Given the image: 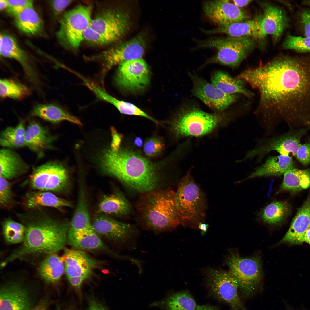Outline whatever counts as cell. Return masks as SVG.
<instances>
[{
  "instance_id": "cell-1",
  "label": "cell",
  "mask_w": 310,
  "mask_h": 310,
  "mask_svg": "<svg viewBox=\"0 0 310 310\" xmlns=\"http://www.w3.org/2000/svg\"><path fill=\"white\" fill-rule=\"evenodd\" d=\"M239 77L258 91L255 112L264 119L310 123V59L280 56Z\"/></svg>"
},
{
  "instance_id": "cell-2",
  "label": "cell",
  "mask_w": 310,
  "mask_h": 310,
  "mask_svg": "<svg viewBox=\"0 0 310 310\" xmlns=\"http://www.w3.org/2000/svg\"><path fill=\"white\" fill-rule=\"evenodd\" d=\"M18 215L25 228L21 245L3 260V268L17 259L30 256L56 253L63 249L67 241L69 223L50 216L39 208Z\"/></svg>"
},
{
  "instance_id": "cell-3",
  "label": "cell",
  "mask_w": 310,
  "mask_h": 310,
  "mask_svg": "<svg viewBox=\"0 0 310 310\" xmlns=\"http://www.w3.org/2000/svg\"><path fill=\"white\" fill-rule=\"evenodd\" d=\"M100 162L106 173L142 193L161 189L165 179L161 163L153 162L130 148L106 150Z\"/></svg>"
},
{
  "instance_id": "cell-4",
  "label": "cell",
  "mask_w": 310,
  "mask_h": 310,
  "mask_svg": "<svg viewBox=\"0 0 310 310\" xmlns=\"http://www.w3.org/2000/svg\"><path fill=\"white\" fill-rule=\"evenodd\" d=\"M142 193L137 208L143 227L158 234L173 230L181 224L173 191L160 189Z\"/></svg>"
},
{
  "instance_id": "cell-5",
  "label": "cell",
  "mask_w": 310,
  "mask_h": 310,
  "mask_svg": "<svg viewBox=\"0 0 310 310\" xmlns=\"http://www.w3.org/2000/svg\"><path fill=\"white\" fill-rule=\"evenodd\" d=\"M174 199L182 225L196 228L200 223L204 222L207 208L206 197L189 172L179 181Z\"/></svg>"
},
{
  "instance_id": "cell-6",
  "label": "cell",
  "mask_w": 310,
  "mask_h": 310,
  "mask_svg": "<svg viewBox=\"0 0 310 310\" xmlns=\"http://www.w3.org/2000/svg\"><path fill=\"white\" fill-rule=\"evenodd\" d=\"M227 115L210 113L193 107L182 109L171 121L170 129L177 138L200 137L210 133L228 122Z\"/></svg>"
},
{
  "instance_id": "cell-7",
  "label": "cell",
  "mask_w": 310,
  "mask_h": 310,
  "mask_svg": "<svg viewBox=\"0 0 310 310\" xmlns=\"http://www.w3.org/2000/svg\"><path fill=\"white\" fill-rule=\"evenodd\" d=\"M130 23L126 13L106 9L92 19L84 33V40L100 46L112 43L124 36L129 30Z\"/></svg>"
},
{
  "instance_id": "cell-8",
  "label": "cell",
  "mask_w": 310,
  "mask_h": 310,
  "mask_svg": "<svg viewBox=\"0 0 310 310\" xmlns=\"http://www.w3.org/2000/svg\"><path fill=\"white\" fill-rule=\"evenodd\" d=\"M255 46L253 38L228 36L211 38L199 41L195 49L210 47L216 49V54L205 64L217 63L235 67L246 58Z\"/></svg>"
},
{
  "instance_id": "cell-9",
  "label": "cell",
  "mask_w": 310,
  "mask_h": 310,
  "mask_svg": "<svg viewBox=\"0 0 310 310\" xmlns=\"http://www.w3.org/2000/svg\"><path fill=\"white\" fill-rule=\"evenodd\" d=\"M226 263L229 271L237 280L242 296L250 297L261 289L263 273L259 256L243 257L237 253L231 252Z\"/></svg>"
},
{
  "instance_id": "cell-10",
  "label": "cell",
  "mask_w": 310,
  "mask_h": 310,
  "mask_svg": "<svg viewBox=\"0 0 310 310\" xmlns=\"http://www.w3.org/2000/svg\"><path fill=\"white\" fill-rule=\"evenodd\" d=\"M92 9L91 5H80L65 13L57 33L60 41L70 48H78L92 20Z\"/></svg>"
},
{
  "instance_id": "cell-11",
  "label": "cell",
  "mask_w": 310,
  "mask_h": 310,
  "mask_svg": "<svg viewBox=\"0 0 310 310\" xmlns=\"http://www.w3.org/2000/svg\"><path fill=\"white\" fill-rule=\"evenodd\" d=\"M91 225L100 237L120 244L126 250L135 248L139 232L133 225L102 214L96 215Z\"/></svg>"
},
{
  "instance_id": "cell-12",
  "label": "cell",
  "mask_w": 310,
  "mask_h": 310,
  "mask_svg": "<svg viewBox=\"0 0 310 310\" xmlns=\"http://www.w3.org/2000/svg\"><path fill=\"white\" fill-rule=\"evenodd\" d=\"M29 181L31 188L35 191L61 193L69 185V175L62 163L51 160L34 168Z\"/></svg>"
},
{
  "instance_id": "cell-13",
  "label": "cell",
  "mask_w": 310,
  "mask_h": 310,
  "mask_svg": "<svg viewBox=\"0 0 310 310\" xmlns=\"http://www.w3.org/2000/svg\"><path fill=\"white\" fill-rule=\"evenodd\" d=\"M206 273L207 287L214 297L231 310H247L239 296L237 280L229 271L209 268Z\"/></svg>"
},
{
  "instance_id": "cell-14",
  "label": "cell",
  "mask_w": 310,
  "mask_h": 310,
  "mask_svg": "<svg viewBox=\"0 0 310 310\" xmlns=\"http://www.w3.org/2000/svg\"><path fill=\"white\" fill-rule=\"evenodd\" d=\"M306 129L289 131L282 135L262 140L256 146L247 152L245 156L246 160L254 157L261 158L272 151L280 155L295 156L301 144V140L306 131Z\"/></svg>"
},
{
  "instance_id": "cell-15",
  "label": "cell",
  "mask_w": 310,
  "mask_h": 310,
  "mask_svg": "<svg viewBox=\"0 0 310 310\" xmlns=\"http://www.w3.org/2000/svg\"><path fill=\"white\" fill-rule=\"evenodd\" d=\"M150 73L142 58L126 61L119 65L115 82L120 88L133 93L144 90L149 84Z\"/></svg>"
},
{
  "instance_id": "cell-16",
  "label": "cell",
  "mask_w": 310,
  "mask_h": 310,
  "mask_svg": "<svg viewBox=\"0 0 310 310\" xmlns=\"http://www.w3.org/2000/svg\"><path fill=\"white\" fill-rule=\"evenodd\" d=\"M24 277L13 275L2 285L0 291V310H30L32 307L30 291Z\"/></svg>"
},
{
  "instance_id": "cell-17",
  "label": "cell",
  "mask_w": 310,
  "mask_h": 310,
  "mask_svg": "<svg viewBox=\"0 0 310 310\" xmlns=\"http://www.w3.org/2000/svg\"><path fill=\"white\" fill-rule=\"evenodd\" d=\"M193 83V94L209 107L219 113L234 103L236 94H228L195 74L189 73Z\"/></svg>"
},
{
  "instance_id": "cell-18",
  "label": "cell",
  "mask_w": 310,
  "mask_h": 310,
  "mask_svg": "<svg viewBox=\"0 0 310 310\" xmlns=\"http://www.w3.org/2000/svg\"><path fill=\"white\" fill-rule=\"evenodd\" d=\"M145 43L141 36L111 47L99 55L104 61L105 69L130 60L142 58L144 52Z\"/></svg>"
},
{
  "instance_id": "cell-19",
  "label": "cell",
  "mask_w": 310,
  "mask_h": 310,
  "mask_svg": "<svg viewBox=\"0 0 310 310\" xmlns=\"http://www.w3.org/2000/svg\"><path fill=\"white\" fill-rule=\"evenodd\" d=\"M203 8L206 17L217 27L243 22L248 18L244 11L228 0L205 1Z\"/></svg>"
},
{
  "instance_id": "cell-20",
  "label": "cell",
  "mask_w": 310,
  "mask_h": 310,
  "mask_svg": "<svg viewBox=\"0 0 310 310\" xmlns=\"http://www.w3.org/2000/svg\"><path fill=\"white\" fill-rule=\"evenodd\" d=\"M63 255L65 272L67 278L82 277L87 279L101 264L100 262L90 257L83 251L66 249Z\"/></svg>"
},
{
  "instance_id": "cell-21",
  "label": "cell",
  "mask_w": 310,
  "mask_h": 310,
  "mask_svg": "<svg viewBox=\"0 0 310 310\" xmlns=\"http://www.w3.org/2000/svg\"><path fill=\"white\" fill-rule=\"evenodd\" d=\"M262 15H260L246 21L218 26L211 30H202L207 34L222 33L231 37L262 39L266 36L262 27Z\"/></svg>"
},
{
  "instance_id": "cell-22",
  "label": "cell",
  "mask_w": 310,
  "mask_h": 310,
  "mask_svg": "<svg viewBox=\"0 0 310 310\" xmlns=\"http://www.w3.org/2000/svg\"><path fill=\"white\" fill-rule=\"evenodd\" d=\"M262 26L266 35H271L274 41L280 39L289 25V19L278 6L268 3L263 5Z\"/></svg>"
},
{
  "instance_id": "cell-23",
  "label": "cell",
  "mask_w": 310,
  "mask_h": 310,
  "mask_svg": "<svg viewBox=\"0 0 310 310\" xmlns=\"http://www.w3.org/2000/svg\"><path fill=\"white\" fill-rule=\"evenodd\" d=\"M0 54L2 57L18 61L22 67L27 78L34 84L37 83L36 73L30 63L27 55L13 36L5 33L0 34Z\"/></svg>"
},
{
  "instance_id": "cell-24",
  "label": "cell",
  "mask_w": 310,
  "mask_h": 310,
  "mask_svg": "<svg viewBox=\"0 0 310 310\" xmlns=\"http://www.w3.org/2000/svg\"><path fill=\"white\" fill-rule=\"evenodd\" d=\"M67 242L75 249L83 251L104 250L117 257H121V256L117 255L109 249L94 231L92 225L86 229L80 231H74L69 229Z\"/></svg>"
},
{
  "instance_id": "cell-25",
  "label": "cell",
  "mask_w": 310,
  "mask_h": 310,
  "mask_svg": "<svg viewBox=\"0 0 310 310\" xmlns=\"http://www.w3.org/2000/svg\"><path fill=\"white\" fill-rule=\"evenodd\" d=\"M56 137L48 128L39 123L30 122L26 129V146L41 157L46 151L53 148V144Z\"/></svg>"
},
{
  "instance_id": "cell-26",
  "label": "cell",
  "mask_w": 310,
  "mask_h": 310,
  "mask_svg": "<svg viewBox=\"0 0 310 310\" xmlns=\"http://www.w3.org/2000/svg\"><path fill=\"white\" fill-rule=\"evenodd\" d=\"M310 224V195L299 209L289 228L277 244L287 243L300 244L304 242V236Z\"/></svg>"
},
{
  "instance_id": "cell-27",
  "label": "cell",
  "mask_w": 310,
  "mask_h": 310,
  "mask_svg": "<svg viewBox=\"0 0 310 310\" xmlns=\"http://www.w3.org/2000/svg\"><path fill=\"white\" fill-rule=\"evenodd\" d=\"M30 166L16 152L11 149L0 150V176L7 180L17 178L28 171Z\"/></svg>"
},
{
  "instance_id": "cell-28",
  "label": "cell",
  "mask_w": 310,
  "mask_h": 310,
  "mask_svg": "<svg viewBox=\"0 0 310 310\" xmlns=\"http://www.w3.org/2000/svg\"><path fill=\"white\" fill-rule=\"evenodd\" d=\"M294 162L290 156L280 155L270 156L245 179L259 177L280 176L294 167Z\"/></svg>"
},
{
  "instance_id": "cell-29",
  "label": "cell",
  "mask_w": 310,
  "mask_h": 310,
  "mask_svg": "<svg viewBox=\"0 0 310 310\" xmlns=\"http://www.w3.org/2000/svg\"><path fill=\"white\" fill-rule=\"evenodd\" d=\"M131 210L129 202L121 192L117 190L104 196L99 204L97 212L119 217L129 215Z\"/></svg>"
},
{
  "instance_id": "cell-30",
  "label": "cell",
  "mask_w": 310,
  "mask_h": 310,
  "mask_svg": "<svg viewBox=\"0 0 310 310\" xmlns=\"http://www.w3.org/2000/svg\"><path fill=\"white\" fill-rule=\"evenodd\" d=\"M24 204L30 209L44 207L60 209L64 207L72 206L70 202L58 197L52 192L38 191L27 193L25 196Z\"/></svg>"
},
{
  "instance_id": "cell-31",
  "label": "cell",
  "mask_w": 310,
  "mask_h": 310,
  "mask_svg": "<svg viewBox=\"0 0 310 310\" xmlns=\"http://www.w3.org/2000/svg\"><path fill=\"white\" fill-rule=\"evenodd\" d=\"M211 81L212 84L226 94H240L250 98L253 96V94L245 87L243 80L238 77H232L224 71H218L214 72Z\"/></svg>"
},
{
  "instance_id": "cell-32",
  "label": "cell",
  "mask_w": 310,
  "mask_h": 310,
  "mask_svg": "<svg viewBox=\"0 0 310 310\" xmlns=\"http://www.w3.org/2000/svg\"><path fill=\"white\" fill-rule=\"evenodd\" d=\"M32 116L39 117L52 123L67 121L78 125L80 121L60 106L55 104H39L35 106L31 112Z\"/></svg>"
},
{
  "instance_id": "cell-33",
  "label": "cell",
  "mask_w": 310,
  "mask_h": 310,
  "mask_svg": "<svg viewBox=\"0 0 310 310\" xmlns=\"http://www.w3.org/2000/svg\"><path fill=\"white\" fill-rule=\"evenodd\" d=\"M38 273L46 282L54 284L60 279L65 272L64 259L56 253L46 255L40 264Z\"/></svg>"
},
{
  "instance_id": "cell-34",
  "label": "cell",
  "mask_w": 310,
  "mask_h": 310,
  "mask_svg": "<svg viewBox=\"0 0 310 310\" xmlns=\"http://www.w3.org/2000/svg\"><path fill=\"white\" fill-rule=\"evenodd\" d=\"M13 16L16 26L24 33L35 35L43 31V22L33 7L26 8Z\"/></svg>"
},
{
  "instance_id": "cell-35",
  "label": "cell",
  "mask_w": 310,
  "mask_h": 310,
  "mask_svg": "<svg viewBox=\"0 0 310 310\" xmlns=\"http://www.w3.org/2000/svg\"><path fill=\"white\" fill-rule=\"evenodd\" d=\"M84 186L81 184L78 200L69 229L78 231L86 229L91 225L88 205Z\"/></svg>"
},
{
  "instance_id": "cell-36",
  "label": "cell",
  "mask_w": 310,
  "mask_h": 310,
  "mask_svg": "<svg viewBox=\"0 0 310 310\" xmlns=\"http://www.w3.org/2000/svg\"><path fill=\"white\" fill-rule=\"evenodd\" d=\"M280 186L283 191L297 192L310 188V171L309 170L292 168L283 175Z\"/></svg>"
},
{
  "instance_id": "cell-37",
  "label": "cell",
  "mask_w": 310,
  "mask_h": 310,
  "mask_svg": "<svg viewBox=\"0 0 310 310\" xmlns=\"http://www.w3.org/2000/svg\"><path fill=\"white\" fill-rule=\"evenodd\" d=\"M26 131L24 122L22 120L15 126L7 127L0 133L1 146L11 149L26 146Z\"/></svg>"
},
{
  "instance_id": "cell-38",
  "label": "cell",
  "mask_w": 310,
  "mask_h": 310,
  "mask_svg": "<svg viewBox=\"0 0 310 310\" xmlns=\"http://www.w3.org/2000/svg\"><path fill=\"white\" fill-rule=\"evenodd\" d=\"M154 304L165 310H195L197 306L192 296L186 290L172 294Z\"/></svg>"
},
{
  "instance_id": "cell-39",
  "label": "cell",
  "mask_w": 310,
  "mask_h": 310,
  "mask_svg": "<svg viewBox=\"0 0 310 310\" xmlns=\"http://www.w3.org/2000/svg\"><path fill=\"white\" fill-rule=\"evenodd\" d=\"M96 94L99 99L113 104L122 114L143 117L156 123H158L156 120L135 105L131 103L119 100L108 94L102 89L98 90Z\"/></svg>"
},
{
  "instance_id": "cell-40",
  "label": "cell",
  "mask_w": 310,
  "mask_h": 310,
  "mask_svg": "<svg viewBox=\"0 0 310 310\" xmlns=\"http://www.w3.org/2000/svg\"><path fill=\"white\" fill-rule=\"evenodd\" d=\"M290 209L289 205L286 202H274L264 208L260 214V217L265 223L276 224L286 218Z\"/></svg>"
},
{
  "instance_id": "cell-41",
  "label": "cell",
  "mask_w": 310,
  "mask_h": 310,
  "mask_svg": "<svg viewBox=\"0 0 310 310\" xmlns=\"http://www.w3.org/2000/svg\"><path fill=\"white\" fill-rule=\"evenodd\" d=\"M30 93L28 87L16 80L11 79H0V96L2 98L20 100L28 96Z\"/></svg>"
},
{
  "instance_id": "cell-42",
  "label": "cell",
  "mask_w": 310,
  "mask_h": 310,
  "mask_svg": "<svg viewBox=\"0 0 310 310\" xmlns=\"http://www.w3.org/2000/svg\"><path fill=\"white\" fill-rule=\"evenodd\" d=\"M2 233L5 241L9 244L22 243L25 235V228L22 223L11 219L5 220L2 223Z\"/></svg>"
},
{
  "instance_id": "cell-43",
  "label": "cell",
  "mask_w": 310,
  "mask_h": 310,
  "mask_svg": "<svg viewBox=\"0 0 310 310\" xmlns=\"http://www.w3.org/2000/svg\"><path fill=\"white\" fill-rule=\"evenodd\" d=\"M285 49L301 53L310 52V37L297 36L288 34L282 43Z\"/></svg>"
},
{
  "instance_id": "cell-44",
  "label": "cell",
  "mask_w": 310,
  "mask_h": 310,
  "mask_svg": "<svg viewBox=\"0 0 310 310\" xmlns=\"http://www.w3.org/2000/svg\"><path fill=\"white\" fill-rule=\"evenodd\" d=\"M14 202V194L11 184L6 179L0 177V204L3 207H11Z\"/></svg>"
},
{
  "instance_id": "cell-45",
  "label": "cell",
  "mask_w": 310,
  "mask_h": 310,
  "mask_svg": "<svg viewBox=\"0 0 310 310\" xmlns=\"http://www.w3.org/2000/svg\"><path fill=\"white\" fill-rule=\"evenodd\" d=\"M164 147V144L161 139L153 137L148 139L145 141L144 145L143 150L146 156L153 157L160 154Z\"/></svg>"
},
{
  "instance_id": "cell-46",
  "label": "cell",
  "mask_w": 310,
  "mask_h": 310,
  "mask_svg": "<svg viewBox=\"0 0 310 310\" xmlns=\"http://www.w3.org/2000/svg\"><path fill=\"white\" fill-rule=\"evenodd\" d=\"M7 1V11L13 16L26 8L33 7L32 0H9Z\"/></svg>"
},
{
  "instance_id": "cell-47",
  "label": "cell",
  "mask_w": 310,
  "mask_h": 310,
  "mask_svg": "<svg viewBox=\"0 0 310 310\" xmlns=\"http://www.w3.org/2000/svg\"><path fill=\"white\" fill-rule=\"evenodd\" d=\"M295 156L303 165H308L310 163V144L306 143L301 144Z\"/></svg>"
},
{
  "instance_id": "cell-48",
  "label": "cell",
  "mask_w": 310,
  "mask_h": 310,
  "mask_svg": "<svg viewBox=\"0 0 310 310\" xmlns=\"http://www.w3.org/2000/svg\"><path fill=\"white\" fill-rule=\"evenodd\" d=\"M300 18L305 36L310 37V9L303 10L300 14Z\"/></svg>"
},
{
  "instance_id": "cell-49",
  "label": "cell",
  "mask_w": 310,
  "mask_h": 310,
  "mask_svg": "<svg viewBox=\"0 0 310 310\" xmlns=\"http://www.w3.org/2000/svg\"><path fill=\"white\" fill-rule=\"evenodd\" d=\"M73 1L70 0H55L51 1V4L55 14L61 13Z\"/></svg>"
},
{
  "instance_id": "cell-50",
  "label": "cell",
  "mask_w": 310,
  "mask_h": 310,
  "mask_svg": "<svg viewBox=\"0 0 310 310\" xmlns=\"http://www.w3.org/2000/svg\"><path fill=\"white\" fill-rule=\"evenodd\" d=\"M111 131L112 139L111 145V149L114 151H117L121 148L122 136L119 134L113 127L111 128Z\"/></svg>"
},
{
  "instance_id": "cell-51",
  "label": "cell",
  "mask_w": 310,
  "mask_h": 310,
  "mask_svg": "<svg viewBox=\"0 0 310 310\" xmlns=\"http://www.w3.org/2000/svg\"><path fill=\"white\" fill-rule=\"evenodd\" d=\"M67 278L71 286L78 290H80L83 282L86 279L82 277H71Z\"/></svg>"
},
{
  "instance_id": "cell-52",
  "label": "cell",
  "mask_w": 310,
  "mask_h": 310,
  "mask_svg": "<svg viewBox=\"0 0 310 310\" xmlns=\"http://www.w3.org/2000/svg\"><path fill=\"white\" fill-rule=\"evenodd\" d=\"M88 310H107L106 308L94 299L90 301Z\"/></svg>"
},
{
  "instance_id": "cell-53",
  "label": "cell",
  "mask_w": 310,
  "mask_h": 310,
  "mask_svg": "<svg viewBox=\"0 0 310 310\" xmlns=\"http://www.w3.org/2000/svg\"><path fill=\"white\" fill-rule=\"evenodd\" d=\"M252 1L251 0H233L232 3L237 7L240 8L248 5Z\"/></svg>"
},
{
  "instance_id": "cell-54",
  "label": "cell",
  "mask_w": 310,
  "mask_h": 310,
  "mask_svg": "<svg viewBox=\"0 0 310 310\" xmlns=\"http://www.w3.org/2000/svg\"><path fill=\"white\" fill-rule=\"evenodd\" d=\"M195 310H219L216 307L209 305H197Z\"/></svg>"
},
{
  "instance_id": "cell-55",
  "label": "cell",
  "mask_w": 310,
  "mask_h": 310,
  "mask_svg": "<svg viewBox=\"0 0 310 310\" xmlns=\"http://www.w3.org/2000/svg\"><path fill=\"white\" fill-rule=\"evenodd\" d=\"M46 303L41 302L37 305L33 307L30 310H46Z\"/></svg>"
},
{
  "instance_id": "cell-56",
  "label": "cell",
  "mask_w": 310,
  "mask_h": 310,
  "mask_svg": "<svg viewBox=\"0 0 310 310\" xmlns=\"http://www.w3.org/2000/svg\"><path fill=\"white\" fill-rule=\"evenodd\" d=\"M208 227V225L203 222L200 223L199 224L198 226V228L201 230L202 233V235L204 234L207 232Z\"/></svg>"
},
{
  "instance_id": "cell-57",
  "label": "cell",
  "mask_w": 310,
  "mask_h": 310,
  "mask_svg": "<svg viewBox=\"0 0 310 310\" xmlns=\"http://www.w3.org/2000/svg\"><path fill=\"white\" fill-rule=\"evenodd\" d=\"M304 242L307 243L310 246V224L305 234Z\"/></svg>"
},
{
  "instance_id": "cell-58",
  "label": "cell",
  "mask_w": 310,
  "mask_h": 310,
  "mask_svg": "<svg viewBox=\"0 0 310 310\" xmlns=\"http://www.w3.org/2000/svg\"><path fill=\"white\" fill-rule=\"evenodd\" d=\"M134 144L138 147H141L143 144L142 139L139 137H136L134 140Z\"/></svg>"
},
{
  "instance_id": "cell-59",
  "label": "cell",
  "mask_w": 310,
  "mask_h": 310,
  "mask_svg": "<svg viewBox=\"0 0 310 310\" xmlns=\"http://www.w3.org/2000/svg\"><path fill=\"white\" fill-rule=\"evenodd\" d=\"M8 3L7 0H0V9L1 10L7 8Z\"/></svg>"
},
{
  "instance_id": "cell-60",
  "label": "cell",
  "mask_w": 310,
  "mask_h": 310,
  "mask_svg": "<svg viewBox=\"0 0 310 310\" xmlns=\"http://www.w3.org/2000/svg\"><path fill=\"white\" fill-rule=\"evenodd\" d=\"M303 3L304 4L310 7V0L305 1Z\"/></svg>"
}]
</instances>
